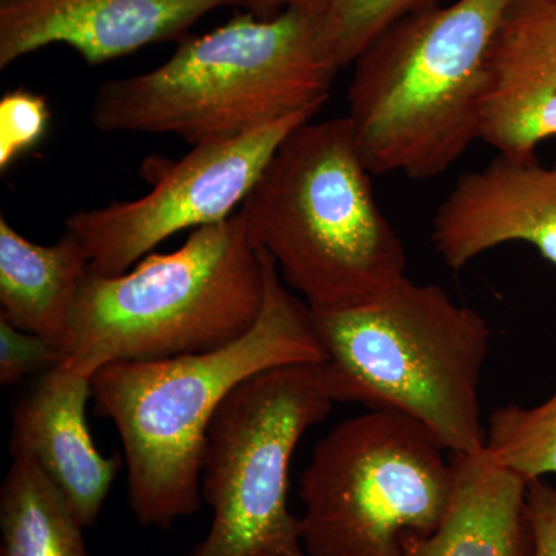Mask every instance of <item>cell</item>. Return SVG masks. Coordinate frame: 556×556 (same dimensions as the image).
Wrapping results in <instances>:
<instances>
[{
  "instance_id": "1",
  "label": "cell",
  "mask_w": 556,
  "mask_h": 556,
  "mask_svg": "<svg viewBox=\"0 0 556 556\" xmlns=\"http://www.w3.org/2000/svg\"><path fill=\"white\" fill-rule=\"evenodd\" d=\"M262 252L265 299L243 338L207 353L112 362L91 379L97 415L112 420L123 442L139 526L169 530L199 511L208 427L237 387L266 369L327 361L309 306Z\"/></svg>"
},
{
  "instance_id": "2",
  "label": "cell",
  "mask_w": 556,
  "mask_h": 556,
  "mask_svg": "<svg viewBox=\"0 0 556 556\" xmlns=\"http://www.w3.org/2000/svg\"><path fill=\"white\" fill-rule=\"evenodd\" d=\"M318 33L320 13L240 14L186 39L159 67L102 84L91 124L104 134L174 135L197 146L320 112L340 68Z\"/></svg>"
},
{
  "instance_id": "3",
  "label": "cell",
  "mask_w": 556,
  "mask_h": 556,
  "mask_svg": "<svg viewBox=\"0 0 556 556\" xmlns=\"http://www.w3.org/2000/svg\"><path fill=\"white\" fill-rule=\"evenodd\" d=\"M348 116L302 124L240 207L249 237L311 311L367 305L407 277Z\"/></svg>"
},
{
  "instance_id": "4",
  "label": "cell",
  "mask_w": 556,
  "mask_h": 556,
  "mask_svg": "<svg viewBox=\"0 0 556 556\" xmlns=\"http://www.w3.org/2000/svg\"><path fill=\"white\" fill-rule=\"evenodd\" d=\"M311 314L334 402L408 417L452 455L484 452L492 329L481 313L405 277L367 305Z\"/></svg>"
},
{
  "instance_id": "5",
  "label": "cell",
  "mask_w": 556,
  "mask_h": 556,
  "mask_svg": "<svg viewBox=\"0 0 556 556\" xmlns=\"http://www.w3.org/2000/svg\"><path fill=\"white\" fill-rule=\"evenodd\" d=\"M514 2L409 14L357 58L346 116L372 175L437 178L479 139L490 54Z\"/></svg>"
},
{
  "instance_id": "6",
  "label": "cell",
  "mask_w": 556,
  "mask_h": 556,
  "mask_svg": "<svg viewBox=\"0 0 556 556\" xmlns=\"http://www.w3.org/2000/svg\"><path fill=\"white\" fill-rule=\"evenodd\" d=\"M265 299L262 249L240 212L192 230L177 251L118 276L89 270L73 311L65 364L97 372L119 361L207 353L254 327Z\"/></svg>"
},
{
  "instance_id": "7",
  "label": "cell",
  "mask_w": 556,
  "mask_h": 556,
  "mask_svg": "<svg viewBox=\"0 0 556 556\" xmlns=\"http://www.w3.org/2000/svg\"><path fill=\"white\" fill-rule=\"evenodd\" d=\"M408 417L369 409L320 439L300 478L308 556H405L444 521L455 466Z\"/></svg>"
},
{
  "instance_id": "8",
  "label": "cell",
  "mask_w": 556,
  "mask_h": 556,
  "mask_svg": "<svg viewBox=\"0 0 556 556\" xmlns=\"http://www.w3.org/2000/svg\"><path fill=\"white\" fill-rule=\"evenodd\" d=\"M324 364L266 369L237 387L208 427L201 496L206 538L182 556H265L300 546L289 468L303 434L331 413Z\"/></svg>"
},
{
  "instance_id": "9",
  "label": "cell",
  "mask_w": 556,
  "mask_h": 556,
  "mask_svg": "<svg viewBox=\"0 0 556 556\" xmlns=\"http://www.w3.org/2000/svg\"><path fill=\"white\" fill-rule=\"evenodd\" d=\"M317 113H295L240 137L193 146L179 160L150 156L141 167L150 192L75 212L65 230L86 249L90 273H127L175 233L237 214L281 142Z\"/></svg>"
},
{
  "instance_id": "10",
  "label": "cell",
  "mask_w": 556,
  "mask_h": 556,
  "mask_svg": "<svg viewBox=\"0 0 556 556\" xmlns=\"http://www.w3.org/2000/svg\"><path fill=\"white\" fill-rule=\"evenodd\" d=\"M228 5L240 0H0V68L54 43L104 64L181 38Z\"/></svg>"
},
{
  "instance_id": "11",
  "label": "cell",
  "mask_w": 556,
  "mask_h": 556,
  "mask_svg": "<svg viewBox=\"0 0 556 556\" xmlns=\"http://www.w3.org/2000/svg\"><path fill=\"white\" fill-rule=\"evenodd\" d=\"M431 244L450 269L522 241L556 266V167L497 153L457 179L431 226Z\"/></svg>"
},
{
  "instance_id": "12",
  "label": "cell",
  "mask_w": 556,
  "mask_h": 556,
  "mask_svg": "<svg viewBox=\"0 0 556 556\" xmlns=\"http://www.w3.org/2000/svg\"><path fill=\"white\" fill-rule=\"evenodd\" d=\"M93 372L62 364L40 376L13 412L10 452L35 464L60 489L80 525L91 527L124 463L91 439L87 404Z\"/></svg>"
},
{
  "instance_id": "13",
  "label": "cell",
  "mask_w": 556,
  "mask_h": 556,
  "mask_svg": "<svg viewBox=\"0 0 556 556\" xmlns=\"http://www.w3.org/2000/svg\"><path fill=\"white\" fill-rule=\"evenodd\" d=\"M556 137V3L515 0L489 61L479 139L515 159H536Z\"/></svg>"
},
{
  "instance_id": "14",
  "label": "cell",
  "mask_w": 556,
  "mask_h": 556,
  "mask_svg": "<svg viewBox=\"0 0 556 556\" xmlns=\"http://www.w3.org/2000/svg\"><path fill=\"white\" fill-rule=\"evenodd\" d=\"M456 481L444 521L405 556H533L525 478L485 452L452 455Z\"/></svg>"
},
{
  "instance_id": "15",
  "label": "cell",
  "mask_w": 556,
  "mask_h": 556,
  "mask_svg": "<svg viewBox=\"0 0 556 556\" xmlns=\"http://www.w3.org/2000/svg\"><path fill=\"white\" fill-rule=\"evenodd\" d=\"M89 270L86 249L68 230L53 244H38L0 217V317L62 354Z\"/></svg>"
},
{
  "instance_id": "16",
  "label": "cell",
  "mask_w": 556,
  "mask_h": 556,
  "mask_svg": "<svg viewBox=\"0 0 556 556\" xmlns=\"http://www.w3.org/2000/svg\"><path fill=\"white\" fill-rule=\"evenodd\" d=\"M84 529L35 464L13 459L0 489V556H90Z\"/></svg>"
},
{
  "instance_id": "17",
  "label": "cell",
  "mask_w": 556,
  "mask_h": 556,
  "mask_svg": "<svg viewBox=\"0 0 556 556\" xmlns=\"http://www.w3.org/2000/svg\"><path fill=\"white\" fill-rule=\"evenodd\" d=\"M484 452L527 482L556 477V390L533 407L495 409L486 422Z\"/></svg>"
},
{
  "instance_id": "18",
  "label": "cell",
  "mask_w": 556,
  "mask_h": 556,
  "mask_svg": "<svg viewBox=\"0 0 556 556\" xmlns=\"http://www.w3.org/2000/svg\"><path fill=\"white\" fill-rule=\"evenodd\" d=\"M445 0H328L320 13L318 43L339 68L357 58L388 30L409 14L442 5Z\"/></svg>"
},
{
  "instance_id": "19",
  "label": "cell",
  "mask_w": 556,
  "mask_h": 556,
  "mask_svg": "<svg viewBox=\"0 0 556 556\" xmlns=\"http://www.w3.org/2000/svg\"><path fill=\"white\" fill-rule=\"evenodd\" d=\"M50 112L46 98L16 90L0 100V170H9L14 161L46 137Z\"/></svg>"
},
{
  "instance_id": "20",
  "label": "cell",
  "mask_w": 556,
  "mask_h": 556,
  "mask_svg": "<svg viewBox=\"0 0 556 556\" xmlns=\"http://www.w3.org/2000/svg\"><path fill=\"white\" fill-rule=\"evenodd\" d=\"M64 362L60 348L0 317V383L13 387Z\"/></svg>"
},
{
  "instance_id": "21",
  "label": "cell",
  "mask_w": 556,
  "mask_h": 556,
  "mask_svg": "<svg viewBox=\"0 0 556 556\" xmlns=\"http://www.w3.org/2000/svg\"><path fill=\"white\" fill-rule=\"evenodd\" d=\"M526 504L533 556H556V489L533 479L527 484Z\"/></svg>"
},
{
  "instance_id": "22",
  "label": "cell",
  "mask_w": 556,
  "mask_h": 556,
  "mask_svg": "<svg viewBox=\"0 0 556 556\" xmlns=\"http://www.w3.org/2000/svg\"><path fill=\"white\" fill-rule=\"evenodd\" d=\"M328 0H240V7L260 17H273L288 10L321 13Z\"/></svg>"
},
{
  "instance_id": "23",
  "label": "cell",
  "mask_w": 556,
  "mask_h": 556,
  "mask_svg": "<svg viewBox=\"0 0 556 556\" xmlns=\"http://www.w3.org/2000/svg\"><path fill=\"white\" fill-rule=\"evenodd\" d=\"M265 556H308L303 552L302 547L292 548V551L283 552V554L265 555Z\"/></svg>"
},
{
  "instance_id": "24",
  "label": "cell",
  "mask_w": 556,
  "mask_h": 556,
  "mask_svg": "<svg viewBox=\"0 0 556 556\" xmlns=\"http://www.w3.org/2000/svg\"><path fill=\"white\" fill-rule=\"evenodd\" d=\"M551 2H555L556 3V0H551Z\"/></svg>"
}]
</instances>
